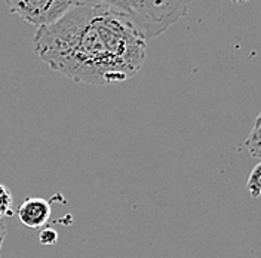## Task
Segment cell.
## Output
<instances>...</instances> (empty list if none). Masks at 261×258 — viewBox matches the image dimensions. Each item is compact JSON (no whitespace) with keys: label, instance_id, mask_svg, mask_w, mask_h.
Returning a JSON list of instances; mask_svg holds the SVG:
<instances>
[{"label":"cell","instance_id":"obj_1","mask_svg":"<svg viewBox=\"0 0 261 258\" xmlns=\"http://www.w3.org/2000/svg\"><path fill=\"white\" fill-rule=\"evenodd\" d=\"M34 54L77 83L110 85L134 78L147 57L146 37L128 16L82 2L33 37Z\"/></svg>","mask_w":261,"mask_h":258},{"label":"cell","instance_id":"obj_2","mask_svg":"<svg viewBox=\"0 0 261 258\" xmlns=\"http://www.w3.org/2000/svg\"><path fill=\"white\" fill-rule=\"evenodd\" d=\"M128 16L146 40L165 33L187 15L192 0H86Z\"/></svg>","mask_w":261,"mask_h":258},{"label":"cell","instance_id":"obj_3","mask_svg":"<svg viewBox=\"0 0 261 258\" xmlns=\"http://www.w3.org/2000/svg\"><path fill=\"white\" fill-rule=\"evenodd\" d=\"M8 9L30 25L46 27L82 3V0H5Z\"/></svg>","mask_w":261,"mask_h":258},{"label":"cell","instance_id":"obj_4","mask_svg":"<svg viewBox=\"0 0 261 258\" xmlns=\"http://www.w3.org/2000/svg\"><path fill=\"white\" fill-rule=\"evenodd\" d=\"M50 203L42 197H27L18 207V220L29 228H42L50 218Z\"/></svg>","mask_w":261,"mask_h":258},{"label":"cell","instance_id":"obj_5","mask_svg":"<svg viewBox=\"0 0 261 258\" xmlns=\"http://www.w3.org/2000/svg\"><path fill=\"white\" fill-rule=\"evenodd\" d=\"M245 150L248 151V154L254 159H260L261 161V112L255 119V123L251 129L248 138L245 140Z\"/></svg>","mask_w":261,"mask_h":258},{"label":"cell","instance_id":"obj_6","mask_svg":"<svg viewBox=\"0 0 261 258\" xmlns=\"http://www.w3.org/2000/svg\"><path fill=\"white\" fill-rule=\"evenodd\" d=\"M246 190H248V193L252 199L261 196V162L252 168V171H251V174L248 177Z\"/></svg>","mask_w":261,"mask_h":258},{"label":"cell","instance_id":"obj_7","mask_svg":"<svg viewBox=\"0 0 261 258\" xmlns=\"http://www.w3.org/2000/svg\"><path fill=\"white\" fill-rule=\"evenodd\" d=\"M12 215V193L6 186L0 184V220H5Z\"/></svg>","mask_w":261,"mask_h":258},{"label":"cell","instance_id":"obj_8","mask_svg":"<svg viewBox=\"0 0 261 258\" xmlns=\"http://www.w3.org/2000/svg\"><path fill=\"white\" fill-rule=\"evenodd\" d=\"M58 242V233L52 227H45L39 233V243L43 246H54Z\"/></svg>","mask_w":261,"mask_h":258},{"label":"cell","instance_id":"obj_9","mask_svg":"<svg viewBox=\"0 0 261 258\" xmlns=\"http://www.w3.org/2000/svg\"><path fill=\"white\" fill-rule=\"evenodd\" d=\"M5 238H6V224H5L3 220H0V249H2V246H3Z\"/></svg>","mask_w":261,"mask_h":258},{"label":"cell","instance_id":"obj_10","mask_svg":"<svg viewBox=\"0 0 261 258\" xmlns=\"http://www.w3.org/2000/svg\"><path fill=\"white\" fill-rule=\"evenodd\" d=\"M233 2H239V3H242V2H249V0H233Z\"/></svg>","mask_w":261,"mask_h":258}]
</instances>
